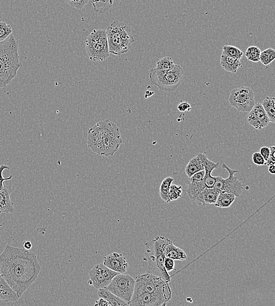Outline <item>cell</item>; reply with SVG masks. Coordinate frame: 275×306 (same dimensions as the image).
<instances>
[{
	"label": "cell",
	"instance_id": "obj_1",
	"mask_svg": "<svg viewBox=\"0 0 275 306\" xmlns=\"http://www.w3.org/2000/svg\"><path fill=\"white\" fill-rule=\"evenodd\" d=\"M40 271L36 255L24 248L7 244L0 255V272L20 297L36 281Z\"/></svg>",
	"mask_w": 275,
	"mask_h": 306
},
{
	"label": "cell",
	"instance_id": "obj_2",
	"mask_svg": "<svg viewBox=\"0 0 275 306\" xmlns=\"http://www.w3.org/2000/svg\"><path fill=\"white\" fill-rule=\"evenodd\" d=\"M122 142L119 127L110 120L97 122L88 132V147L100 156H114Z\"/></svg>",
	"mask_w": 275,
	"mask_h": 306
},
{
	"label": "cell",
	"instance_id": "obj_3",
	"mask_svg": "<svg viewBox=\"0 0 275 306\" xmlns=\"http://www.w3.org/2000/svg\"><path fill=\"white\" fill-rule=\"evenodd\" d=\"M22 66L18 41L11 35L8 39L0 42V89L10 84Z\"/></svg>",
	"mask_w": 275,
	"mask_h": 306
},
{
	"label": "cell",
	"instance_id": "obj_4",
	"mask_svg": "<svg viewBox=\"0 0 275 306\" xmlns=\"http://www.w3.org/2000/svg\"><path fill=\"white\" fill-rule=\"evenodd\" d=\"M168 239L164 236H157L155 239L146 242L143 262L148 273L169 283L171 282V275L165 269L164 266L165 258L164 251Z\"/></svg>",
	"mask_w": 275,
	"mask_h": 306
},
{
	"label": "cell",
	"instance_id": "obj_5",
	"mask_svg": "<svg viewBox=\"0 0 275 306\" xmlns=\"http://www.w3.org/2000/svg\"><path fill=\"white\" fill-rule=\"evenodd\" d=\"M106 32L110 54L115 55L125 54L135 42L129 26L118 20L111 22Z\"/></svg>",
	"mask_w": 275,
	"mask_h": 306
},
{
	"label": "cell",
	"instance_id": "obj_6",
	"mask_svg": "<svg viewBox=\"0 0 275 306\" xmlns=\"http://www.w3.org/2000/svg\"><path fill=\"white\" fill-rule=\"evenodd\" d=\"M86 54L92 62H104L109 57L106 30H93L85 40Z\"/></svg>",
	"mask_w": 275,
	"mask_h": 306
},
{
	"label": "cell",
	"instance_id": "obj_7",
	"mask_svg": "<svg viewBox=\"0 0 275 306\" xmlns=\"http://www.w3.org/2000/svg\"><path fill=\"white\" fill-rule=\"evenodd\" d=\"M172 292L168 283L158 292L153 293H142L131 298L129 305L131 306H165L171 299Z\"/></svg>",
	"mask_w": 275,
	"mask_h": 306
},
{
	"label": "cell",
	"instance_id": "obj_8",
	"mask_svg": "<svg viewBox=\"0 0 275 306\" xmlns=\"http://www.w3.org/2000/svg\"><path fill=\"white\" fill-rule=\"evenodd\" d=\"M134 285L135 279L130 275L119 273L106 289L129 304L133 296Z\"/></svg>",
	"mask_w": 275,
	"mask_h": 306
},
{
	"label": "cell",
	"instance_id": "obj_9",
	"mask_svg": "<svg viewBox=\"0 0 275 306\" xmlns=\"http://www.w3.org/2000/svg\"><path fill=\"white\" fill-rule=\"evenodd\" d=\"M229 103L239 112L250 113L255 104L254 92L246 86L233 89L229 96Z\"/></svg>",
	"mask_w": 275,
	"mask_h": 306
},
{
	"label": "cell",
	"instance_id": "obj_10",
	"mask_svg": "<svg viewBox=\"0 0 275 306\" xmlns=\"http://www.w3.org/2000/svg\"><path fill=\"white\" fill-rule=\"evenodd\" d=\"M167 282L151 273L139 274L135 279V285L132 297L142 293H153L158 292ZM131 297V298H132Z\"/></svg>",
	"mask_w": 275,
	"mask_h": 306
},
{
	"label": "cell",
	"instance_id": "obj_11",
	"mask_svg": "<svg viewBox=\"0 0 275 306\" xmlns=\"http://www.w3.org/2000/svg\"><path fill=\"white\" fill-rule=\"evenodd\" d=\"M222 167L227 170L229 176L227 179H223L221 176L216 177L214 187L217 188L221 192H229L234 194L236 198H239L243 194L244 185L235 176V174L239 171L229 168L225 163L222 164Z\"/></svg>",
	"mask_w": 275,
	"mask_h": 306
},
{
	"label": "cell",
	"instance_id": "obj_12",
	"mask_svg": "<svg viewBox=\"0 0 275 306\" xmlns=\"http://www.w3.org/2000/svg\"><path fill=\"white\" fill-rule=\"evenodd\" d=\"M184 70L182 66L176 65L153 83V85L164 92H173L178 89L183 81Z\"/></svg>",
	"mask_w": 275,
	"mask_h": 306
},
{
	"label": "cell",
	"instance_id": "obj_13",
	"mask_svg": "<svg viewBox=\"0 0 275 306\" xmlns=\"http://www.w3.org/2000/svg\"><path fill=\"white\" fill-rule=\"evenodd\" d=\"M118 274L104 264H98L89 271L88 284L96 289L106 288L112 279Z\"/></svg>",
	"mask_w": 275,
	"mask_h": 306
},
{
	"label": "cell",
	"instance_id": "obj_14",
	"mask_svg": "<svg viewBox=\"0 0 275 306\" xmlns=\"http://www.w3.org/2000/svg\"><path fill=\"white\" fill-rule=\"evenodd\" d=\"M204 176V170L194 174L188 180L186 188L187 193L191 202L202 207H205L201 196L202 192L206 188L203 180Z\"/></svg>",
	"mask_w": 275,
	"mask_h": 306
},
{
	"label": "cell",
	"instance_id": "obj_15",
	"mask_svg": "<svg viewBox=\"0 0 275 306\" xmlns=\"http://www.w3.org/2000/svg\"><path fill=\"white\" fill-rule=\"evenodd\" d=\"M249 124L255 129L262 130L268 126L270 121L261 104H255L247 117Z\"/></svg>",
	"mask_w": 275,
	"mask_h": 306
},
{
	"label": "cell",
	"instance_id": "obj_16",
	"mask_svg": "<svg viewBox=\"0 0 275 306\" xmlns=\"http://www.w3.org/2000/svg\"><path fill=\"white\" fill-rule=\"evenodd\" d=\"M103 262L105 266L119 274L126 273L129 267L126 258L121 253H112L104 257Z\"/></svg>",
	"mask_w": 275,
	"mask_h": 306
},
{
	"label": "cell",
	"instance_id": "obj_17",
	"mask_svg": "<svg viewBox=\"0 0 275 306\" xmlns=\"http://www.w3.org/2000/svg\"><path fill=\"white\" fill-rule=\"evenodd\" d=\"M198 156L202 162L204 166L205 176L203 180L206 188L214 187L215 183L216 181V177L212 175V172L214 169H216L220 164V162H215L211 161L207 157L206 155L202 153H199Z\"/></svg>",
	"mask_w": 275,
	"mask_h": 306
},
{
	"label": "cell",
	"instance_id": "obj_18",
	"mask_svg": "<svg viewBox=\"0 0 275 306\" xmlns=\"http://www.w3.org/2000/svg\"><path fill=\"white\" fill-rule=\"evenodd\" d=\"M14 189L11 186H5L3 189L0 191V214L12 213L15 209L14 203L11 201V194ZM5 225V222L0 224V228Z\"/></svg>",
	"mask_w": 275,
	"mask_h": 306
},
{
	"label": "cell",
	"instance_id": "obj_19",
	"mask_svg": "<svg viewBox=\"0 0 275 306\" xmlns=\"http://www.w3.org/2000/svg\"><path fill=\"white\" fill-rule=\"evenodd\" d=\"M20 297L11 289L0 272V300L6 302L16 301Z\"/></svg>",
	"mask_w": 275,
	"mask_h": 306
},
{
	"label": "cell",
	"instance_id": "obj_20",
	"mask_svg": "<svg viewBox=\"0 0 275 306\" xmlns=\"http://www.w3.org/2000/svg\"><path fill=\"white\" fill-rule=\"evenodd\" d=\"M164 253L165 258L174 260L184 261L187 259V256L183 249L180 248L173 243L171 240L168 239L165 244Z\"/></svg>",
	"mask_w": 275,
	"mask_h": 306
},
{
	"label": "cell",
	"instance_id": "obj_21",
	"mask_svg": "<svg viewBox=\"0 0 275 306\" xmlns=\"http://www.w3.org/2000/svg\"><path fill=\"white\" fill-rule=\"evenodd\" d=\"M220 64L222 69L231 73H236L243 67L240 60L225 55L223 52L221 56Z\"/></svg>",
	"mask_w": 275,
	"mask_h": 306
},
{
	"label": "cell",
	"instance_id": "obj_22",
	"mask_svg": "<svg viewBox=\"0 0 275 306\" xmlns=\"http://www.w3.org/2000/svg\"><path fill=\"white\" fill-rule=\"evenodd\" d=\"M97 290L98 296L106 299L110 303L111 306L129 305V304L126 303V301L116 296L106 288Z\"/></svg>",
	"mask_w": 275,
	"mask_h": 306
},
{
	"label": "cell",
	"instance_id": "obj_23",
	"mask_svg": "<svg viewBox=\"0 0 275 306\" xmlns=\"http://www.w3.org/2000/svg\"><path fill=\"white\" fill-rule=\"evenodd\" d=\"M204 166L197 155L188 162L185 169V173L188 178H190L196 173L204 171Z\"/></svg>",
	"mask_w": 275,
	"mask_h": 306
},
{
	"label": "cell",
	"instance_id": "obj_24",
	"mask_svg": "<svg viewBox=\"0 0 275 306\" xmlns=\"http://www.w3.org/2000/svg\"><path fill=\"white\" fill-rule=\"evenodd\" d=\"M220 192L216 188H205L201 194L205 207L216 203Z\"/></svg>",
	"mask_w": 275,
	"mask_h": 306
},
{
	"label": "cell",
	"instance_id": "obj_25",
	"mask_svg": "<svg viewBox=\"0 0 275 306\" xmlns=\"http://www.w3.org/2000/svg\"><path fill=\"white\" fill-rule=\"evenodd\" d=\"M175 64L169 57H164L157 62L156 67L154 68L158 73L164 75L174 68Z\"/></svg>",
	"mask_w": 275,
	"mask_h": 306
},
{
	"label": "cell",
	"instance_id": "obj_26",
	"mask_svg": "<svg viewBox=\"0 0 275 306\" xmlns=\"http://www.w3.org/2000/svg\"><path fill=\"white\" fill-rule=\"evenodd\" d=\"M236 199V196L227 192H221L217 198L215 206L220 208L230 207Z\"/></svg>",
	"mask_w": 275,
	"mask_h": 306
},
{
	"label": "cell",
	"instance_id": "obj_27",
	"mask_svg": "<svg viewBox=\"0 0 275 306\" xmlns=\"http://www.w3.org/2000/svg\"><path fill=\"white\" fill-rule=\"evenodd\" d=\"M270 122L275 123V99L274 97H266L261 104Z\"/></svg>",
	"mask_w": 275,
	"mask_h": 306
},
{
	"label": "cell",
	"instance_id": "obj_28",
	"mask_svg": "<svg viewBox=\"0 0 275 306\" xmlns=\"http://www.w3.org/2000/svg\"><path fill=\"white\" fill-rule=\"evenodd\" d=\"M114 0H92L94 11L98 14L107 12L114 5Z\"/></svg>",
	"mask_w": 275,
	"mask_h": 306
},
{
	"label": "cell",
	"instance_id": "obj_29",
	"mask_svg": "<svg viewBox=\"0 0 275 306\" xmlns=\"http://www.w3.org/2000/svg\"><path fill=\"white\" fill-rule=\"evenodd\" d=\"M174 181V179L170 177H167L164 179L161 184L160 187V196L161 200H163L165 203L170 202L168 196V192L169 187Z\"/></svg>",
	"mask_w": 275,
	"mask_h": 306
},
{
	"label": "cell",
	"instance_id": "obj_30",
	"mask_svg": "<svg viewBox=\"0 0 275 306\" xmlns=\"http://www.w3.org/2000/svg\"><path fill=\"white\" fill-rule=\"evenodd\" d=\"M275 59V50L272 48H269L261 52L260 60L263 65L268 66Z\"/></svg>",
	"mask_w": 275,
	"mask_h": 306
},
{
	"label": "cell",
	"instance_id": "obj_31",
	"mask_svg": "<svg viewBox=\"0 0 275 306\" xmlns=\"http://www.w3.org/2000/svg\"><path fill=\"white\" fill-rule=\"evenodd\" d=\"M222 52L225 55L239 60L243 58L244 54L243 51L239 48L230 45H224L222 48Z\"/></svg>",
	"mask_w": 275,
	"mask_h": 306
},
{
	"label": "cell",
	"instance_id": "obj_32",
	"mask_svg": "<svg viewBox=\"0 0 275 306\" xmlns=\"http://www.w3.org/2000/svg\"><path fill=\"white\" fill-rule=\"evenodd\" d=\"M261 51L257 46L249 47L246 52V57L249 61L258 63L260 60Z\"/></svg>",
	"mask_w": 275,
	"mask_h": 306
},
{
	"label": "cell",
	"instance_id": "obj_33",
	"mask_svg": "<svg viewBox=\"0 0 275 306\" xmlns=\"http://www.w3.org/2000/svg\"><path fill=\"white\" fill-rule=\"evenodd\" d=\"M182 188L183 187L182 186L171 184L168 192V198L170 200V202L175 201V200L182 198Z\"/></svg>",
	"mask_w": 275,
	"mask_h": 306
},
{
	"label": "cell",
	"instance_id": "obj_34",
	"mask_svg": "<svg viewBox=\"0 0 275 306\" xmlns=\"http://www.w3.org/2000/svg\"><path fill=\"white\" fill-rule=\"evenodd\" d=\"M12 33L13 29L10 25L7 24L6 22L0 21V42L8 39Z\"/></svg>",
	"mask_w": 275,
	"mask_h": 306
},
{
	"label": "cell",
	"instance_id": "obj_35",
	"mask_svg": "<svg viewBox=\"0 0 275 306\" xmlns=\"http://www.w3.org/2000/svg\"><path fill=\"white\" fill-rule=\"evenodd\" d=\"M65 1L73 8L81 10L88 5L89 0H65Z\"/></svg>",
	"mask_w": 275,
	"mask_h": 306
},
{
	"label": "cell",
	"instance_id": "obj_36",
	"mask_svg": "<svg viewBox=\"0 0 275 306\" xmlns=\"http://www.w3.org/2000/svg\"><path fill=\"white\" fill-rule=\"evenodd\" d=\"M5 170H10L9 166L5 164H2L0 166V191L2 190L6 186L5 181L10 180L13 178V176H10V177H7V178H5V177H3V173Z\"/></svg>",
	"mask_w": 275,
	"mask_h": 306
},
{
	"label": "cell",
	"instance_id": "obj_37",
	"mask_svg": "<svg viewBox=\"0 0 275 306\" xmlns=\"http://www.w3.org/2000/svg\"><path fill=\"white\" fill-rule=\"evenodd\" d=\"M252 160L254 164L257 165H265V160L262 156V155L259 152L255 153L252 156Z\"/></svg>",
	"mask_w": 275,
	"mask_h": 306
},
{
	"label": "cell",
	"instance_id": "obj_38",
	"mask_svg": "<svg viewBox=\"0 0 275 306\" xmlns=\"http://www.w3.org/2000/svg\"><path fill=\"white\" fill-rule=\"evenodd\" d=\"M165 269L167 272L176 270L175 260L171 259L165 258L164 261Z\"/></svg>",
	"mask_w": 275,
	"mask_h": 306
},
{
	"label": "cell",
	"instance_id": "obj_39",
	"mask_svg": "<svg viewBox=\"0 0 275 306\" xmlns=\"http://www.w3.org/2000/svg\"><path fill=\"white\" fill-rule=\"evenodd\" d=\"M270 153L268 158L265 162V165L269 166L275 164V147L272 146L269 147Z\"/></svg>",
	"mask_w": 275,
	"mask_h": 306
},
{
	"label": "cell",
	"instance_id": "obj_40",
	"mask_svg": "<svg viewBox=\"0 0 275 306\" xmlns=\"http://www.w3.org/2000/svg\"><path fill=\"white\" fill-rule=\"evenodd\" d=\"M259 153L262 155V156L266 161L267 160V158H268L270 153V148L269 147H267L266 146H263L261 147V149H260Z\"/></svg>",
	"mask_w": 275,
	"mask_h": 306
},
{
	"label": "cell",
	"instance_id": "obj_41",
	"mask_svg": "<svg viewBox=\"0 0 275 306\" xmlns=\"http://www.w3.org/2000/svg\"><path fill=\"white\" fill-rule=\"evenodd\" d=\"M178 109L180 112L184 113L190 111L191 107L190 104H188L187 102H184V103L179 104Z\"/></svg>",
	"mask_w": 275,
	"mask_h": 306
},
{
	"label": "cell",
	"instance_id": "obj_42",
	"mask_svg": "<svg viewBox=\"0 0 275 306\" xmlns=\"http://www.w3.org/2000/svg\"><path fill=\"white\" fill-rule=\"evenodd\" d=\"M95 305L111 306V304L106 299H105L104 298L99 297V299L95 302Z\"/></svg>",
	"mask_w": 275,
	"mask_h": 306
},
{
	"label": "cell",
	"instance_id": "obj_43",
	"mask_svg": "<svg viewBox=\"0 0 275 306\" xmlns=\"http://www.w3.org/2000/svg\"><path fill=\"white\" fill-rule=\"evenodd\" d=\"M24 248L26 249V250H31L32 247V244L31 242H30L29 241H25L23 243Z\"/></svg>",
	"mask_w": 275,
	"mask_h": 306
},
{
	"label": "cell",
	"instance_id": "obj_44",
	"mask_svg": "<svg viewBox=\"0 0 275 306\" xmlns=\"http://www.w3.org/2000/svg\"><path fill=\"white\" fill-rule=\"evenodd\" d=\"M268 171H269V173L271 174V175H274V173H275V165H274V164L269 166Z\"/></svg>",
	"mask_w": 275,
	"mask_h": 306
},
{
	"label": "cell",
	"instance_id": "obj_45",
	"mask_svg": "<svg viewBox=\"0 0 275 306\" xmlns=\"http://www.w3.org/2000/svg\"><path fill=\"white\" fill-rule=\"evenodd\" d=\"M121 1H122V0H121Z\"/></svg>",
	"mask_w": 275,
	"mask_h": 306
}]
</instances>
